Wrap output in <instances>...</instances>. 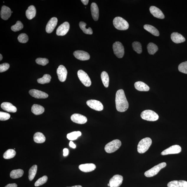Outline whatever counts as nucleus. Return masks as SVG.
Listing matches in <instances>:
<instances>
[{
  "instance_id": "nucleus-1",
  "label": "nucleus",
  "mask_w": 187,
  "mask_h": 187,
  "mask_svg": "<svg viewBox=\"0 0 187 187\" xmlns=\"http://www.w3.org/2000/svg\"><path fill=\"white\" fill-rule=\"evenodd\" d=\"M115 101L117 110L119 112H124L128 110L129 103L123 89H119L117 91Z\"/></svg>"
},
{
  "instance_id": "nucleus-2",
  "label": "nucleus",
  "mask_w": 187,
  "mask_h": 187,
  "mask_svg": "<svg viewBox=\"0 0 187 187\" xmlns=\"http://www.w3.org/2000/svg\"><path fill=\"white\" fill-rule=\"evenodd\" d=\"M152 140L150 138L147 137L143 139L140 141L137 147V150L140 154H143L148 150L152 144Z\"/></svg>"
},
{
  "instance_id": "nucleus-3",
  "label": "nucleus",
  "mask_w": 187,
  "mask_h": 187,
  "mask_svg": "<svg viewBox=\"0 0 187 187\" xmlns=\"http://www.w3.org/2000/svg\"><path fill=\"white\" fill-rule=\"evenodd\" d=\"M113 24L115 28L120 30H126L129 27L128 22L120 17H115L113 19Z\"/></svg>"
},
{
  "instance_id": "nucleus-4",
  "label": "nucleus",
  "mask_w": 187,
  "mask_h": 187,
  "mask_svg": "<svg viewBox=\"0 0 187 187\" xmlns=\"http://www.w3.org/2000/svg\"><path fill=\"white\" fill-rule=\"evenodd\" d=\"M121 142L118 139L113 140L105 145V150L108 153L114 152L120 148Z\"/></svg>"
},
{
  "instance_id": "nucleus-5",
  "label": "nucleus",
  "mask_w": 187,
  "mask_h": 187,
  "mask_svg": "<svg viewBox=\"0 0 187 187\" xmlns=\"http://www.w3.org/2000/svg\"><path fill=\"white\" fill-rule=\"evenodd\" d=\"M141 117L144 120L150 121L158 120V115L154 111L151 110H146L141 113Z\"/></svg>"
},
{
  "instance_id": "nucleus-6",
  "label": "nucleus",
  "mask_w": 187,
  "mask_h": 187,
  "mask_svg": "<svg viewBox=\"0 0 187 187\" xmlns=\"http://www.w3.org/2000/svg\"><path fill=\"white\" fill-rule=\"evenodd\" d=\"M166 163L163 162L155 166L145 173V175L148 178H150L156 175L162 169L166 166Z\"/></svg>"
},
{
  "instance_id": "nucleus-7",
  "label": "nucleus",
  "mask_w": 187,
  "mask_h": 187,
  "mask_svg": "<svg viewBox=\"0 0 187 187\" xmlns=\"http://www.w3.org/2000/svg\"><path fill=\"white\" fill-rule=\"evenodd\" d=\"M113 49L114 54L119 58H122L124 54V47L120 42H115L113 45Z\"/></svg>"
},
{
  "instance_id": "nucleus-8",
  "label": "nucleus",
  "mask_w": 187,
  "mask_h": 187,
  "mask_svg": "<svg viewBox=\"0 0 187 187\" xmlns=\"http://www.w3.org/2000/svg\"><path fill=\"white\" fill-rule=\"evenodd\" d=\"M77 75L79 80L83 85L86 87L91 86V79L86 73L82 70H80L78 71Z\"/></svg>"
},
{
  "instance_id": "nucleus-9",
  "label": "nucleus",
  "mask_w": 187,
  "mask_h": 187,
  "mask_svg": "<svg viewBox=\"0 0 187 187\" xmlns=\"http://www.w3.org/2000/svg\"><path fill=\"white\" fill-rule=\"evenodd\" d=\"M87 104L91 108L97 111H101L103 110L104 107L102 103L99 101L91 99L87 101Z\"/></svg>"
},
{
  "instance_id": "nucleus-10",
  "label": "nucleus",
  "mask_w": 187,
  "mask_h": 187,
  "mask_svg": "<svg viewBox=\"0 0 187 187\" xmlns=\"http://www.w3.org/2000/svg\"><path fill=\"white\" fill-rule=\"evenodd\" d=\"M181 150V148L180 146L178 145H175L163 151L161 154L162 155H166L169 154H177L180 153Z\"/></svg>"
},
{
  "instance_id": "nucleus-11",
  "label": "nucleus",
  "mask_w": 187,
  "mask_h": 187,
  "mask_svg": "<svg viewBox=\"0 0 187 187\" xmlns=\"http://www.w3.org/2000/svg\"><path fill=\"white\" fill-rule=\"evenodd\" d=\"M57 73L59 80L62 82L66 80L67 75V70L64 66L59 65L57 70Z\"/></svg>"
},
{
  "instance_id": "nucleus-12",
  "label": "nucleus",
  "mask_w": 187,
  "mask_h": 187,
  "mask_svg": "<svg viewBox=\"0 0 187 187\" xmlns=\"http://www.w3.org/2000/svg\"><path fill=\"white\" fill-rule=\"evenodd\" d=\"M123 177L119 175H115L109 181L110 187H119L122 184Z\"/></svg>"
},
{
  "instance_id": "nucleus-13",
  "label": "nucleus",
  "mask_w": 187,
  "mask_h": 187,
  "mask_svg": "<svg viewBox=\"0 0 187 187\" xmlns=\"http://www.w3.org/2000/svg\"><path fill=\"white\" fill-rule=\"evenodd\" d=\"M70 28L69 24L66 22L63 23L58 28L56 34L58 36H64L68 32Z\"/></svg>"
},
{
  "instance_id": "nucleus-14",
  "label": "nucleus",
  "mask_w": 187,
  "mask_h": 187,
  "mask_svg": "<svg viewBox=\"0 0 187 187\" xmlns=\"http://www.w3.org/2000/svg\"><path fill=\"white\" fill-rule=\"evenodd\" d=\"M71 119L73 122L79 124H85L87 121L86 117L77 113H75L71 115Z\"/></svg>"
},
{
  "instance_id": "nucleus-15",
  "label": "nucleus",
  "mask_w": 187,
  "mask_h": 187,
  "mask_svg": "<svg viewBox=\"0 0 187 187\" xmlns=\"http://www.w3.org/2000/svg\"><path fill=\"white\" fill-rule=\"evenodd\" d=\"M73 54L76 58L81 61L88 60L90 58L89 53L83 51H76Z\"/></svg>"
},
{
  "instance_id": "nucleus-16",
  "label": "nucleus",
  "mask_w": 187,
  "mask_h": 187,
  "mask_svg": "<svg viewBox=\"0 0 187 187\" xmlns=\"http://www.w3.org/2000/svg\"><path fill=\"white\" fill-rule=\"evenodd\" d=\"M29 93L31 96L36 99H45L48 97L47 94L37 89H31L29 91Z\"/></svg>"
},
{
  "instance_id": "nucleus-17",
  "label": "nucleus",
  "mask_w": 187,
  "mask_h": 187,
  "mask_svg": "<svg viewBox=\"0 0 187 187\" xmlns=\"http://www.w3.org/2000/svg\"><path fill=\"white\" fill-rule=\"evenodd\" d=\"M58 19L56 17L52 18L49 21L46 27V31L47 33L53 32L57 24Z\"/></svg>"
},
{
  "instance_id": "nucleus-18",
  "label": "nucleus",
  "mask_w": 187,
  "mask_h": 187,
  "mask_svg": "<svg viewBox=\"0 0 187 187\" xmlns=\"http://www.w3.org/2000/svg\"><path fill=\"white\" fill-rule=\"evenodd\" d=\"M150 11L151 14L157 18L163 19H164L165 16L162 12L158 8L152 6L150 8Z\"/></svg>"
},
{
  "instance_id": "nucleus-19",
  "label": "nucleus",
  "mask_w": 187,
  "mask_h": 187,
  "mask_svg": "<svg viewBox=\"0 0 187 187\" xmlns=\"http://www.w3.org/2000/svg\"><path fill=\"white\" fill-rule=\"evenodd\" d=\"M11 9L6 6H3L1 8V19L7 20L11 16Z\"/></svg>"
},
{
  "instance_id": "nucleus-20",
  "label": "nucleus",
  "mask_w": 187,
  "mask_h": 187,
  "mask_svg": "<svg viewBox=\"0 0 187 187\" xmlns=\"http://www.w3.org/2000/svg\"><path fill=\"white\" fill-rule=\"evenodd\" d=\"M96 168V165L92 163L81 164L79 166V170L85 173L92 172Z\"/></svg>"
},
{
  "instance_id": "nucleus-21",
  "label": "nucleus",
  "mask_w": 187,
  "mask_h": 187,
  "mask_svg": "<svg viewBox=\"0 0 187 187\" xmlns=\"http://www.w3.org/2000/svg\"><path fill=\"white\" fill-rule=\"evenodd\" d=\"M1 106L3 110L8 112L15 113L17 111V107L10 103L4 102L2 103Z\"/></svg>"
},
{
  "instance_id": "nucleus-22",
  "label": "nucleus",
  "mask_w": 187,
  "mask_h": 187,
  "mask_svg": "<svg viewBox=\"0 0 187 187\" xmlns=\"http://www.w3.org/2000/svg\"><path fill=\"white\" fill-rule=\"evenodd\" d=\"M171 39L174 42L176 43L183 42L186 41L184 37L178 32L173 33L171 35Z\"/></svg>"
},
{
  "instance_id": "nucleus-23",
  "label": "nucleus",
  "mask_w": 187,
  "mask_h": 187,
  "mask_svg": "<svg viewBox=\"0 0 187 187\" xmlns=\"http://www.w3.org/2000/svg\"><path fill=\"white\" fill-rule=\"evenodd\" d=\"M168 187H187V182L184 180H174L169 182Z\"/></svg>"
},
{
  "instance_id": "nucleus-24",
  "label": "nucleus",
  "mask_w": 187,
  "mask_h": 187,
  "mask_svg": "<svg viewBox=\"0 0 187 187\" xmlns=\"http://www.w3.org/2000/svg\"><path fill=\"white\" fill-rule=\"evenodd\" d=\"M91 15L95 21L98 20L99 16V9L98 6L95 3H93L91 4Z\"/></svg>"
},
{
  "instance_id": "nucleus-25",
  "label": "nucleus",
  "mask_w": 187,
  "mask_h": 187,
  "mask_svg": "<svg viewBox=\"0 0 187 187\" xmlns=\"http://www.w3.org/2000/svg\"><path fill=\"white\" fill-rule=\"evenodd\" d=\"M135 88L140 91H147L150 90V88L146 83L142 81H137L134 83Z\"/></svg>"
},
{
  "instance_id": "nucleus-26",
  "label": "nucleus",
  "mask_w": 187,
  "mask_h": 187,
  "mask_svg": "<svg viewBox=\"0 0 187 187\" xmlns=\"http://www.w3.org/2000/svg\"><path fill=\"white\" fill-rule=\"evenodd\" d=\"M36 14V10L34 6H29L26 12V16L27 18L31 20L34 18Z\"/></svg>"
},
{
  "instance_id": "nucleus-27",
  "label": "nucleus",
  "mask_w": 187,
  "mask_h": 187,
  "mask_svg": "<svg viewBox=\"0 0 187 187\" xmlns=\"http://www.w3.org/2000/svg\"><path fill=\"white\" fill-rule=\"evenodd\" d=\"M31 111L35 115H40L45 112V108L40 105L35 104L32 107Z\"/></svg>"
},
{
  "instance_id": "nucleus-28",
  "label": "nucleus",
  "mask_w": 187,
  "mask_h": 187,
  "mask_svg": "<svg viewBox=\"0 0 187 187\" xmlns=\"http://www.w3.org/2000/svg\"><path fill=\"white\" fill-rule=\"evenodd\" d=\"M34 141L38 144H41L45 142V137L42 133L37 132L35 133L33 137Z\"/></svg>"
},
{
  "instance_id": "nucleus-29",
  "label": "nucleus",
  "mask_w": 187,
  "mask_h": 187,
  "mask_svg": "<svg viewBox=\"0 0 187 187\" xmlns=\"http://www.w3.org/2000/svg\"><path fill=\"white\" fill-rule=\"evenodd\" d=\"M144 27L145 30L155 36H159L160 35V33L158 29L153 26L146 24L144 26Z\"/></svg>"
},
{
  "instance_id": "nucleus-30",
  "label": "nucleus",
  "mask_w": 187,
  "mask_h": 187,
  "mask_svg": "<svg viewBox=\"0 0 187 187\" xmlns=\"http://www.w3.org/2000/svg\"><path fill=\"white\" fill-rule=\"evenodd\" d=\"M24 171L21 169L14 170L10 173L11 178L13 179H16L21 178L23 175Z\"/></svg>"
},
{
  "instance_id": "nucleus-31",
  "label": "nucleus",
  "mask_w": 187,
  "mask_h": 187,
  "mask_svg": "<svg viewBox=\"0 0 187 187\" xmlns=\"http://www.w3.org/2000/svg\"><path fill=\"white\" fill-rule=\"evenodd\" d=\"M101 78L104 86L107 88L109 86V77L108 73L106 71H103L101 74Z\"/></svg>"
},
{
  "instance_id": "nucleus-32",
  "label": "nucleus",
  "mask_w": 187,
  "mask_h": 187,
  "mask_svg": "<svg viewBox=\"0 0 187 187\" xmlns=\"http://www.w3.org/2000/svg\"><path fill=\"white\" fill-rule=\"evenodd\" d=\"M147 48L148 52L150 55H154L158 50V46L152 42L148 44Z\"/></svg>"
},
{
  "instance_id": "nucleus-33",
  "label": "nucleus",
  "mask_w": 187,
  "mask_h": 187,
  "mask_svg": "<svg viewBox=\"0 0 187 187\" xmlns=\"http://www.w3.org/2000/svg\"><path fill=\"white\" fill-rule=\"evenodd\" d=\"M81 133L80 131H73V132L68 134L67 137L68 140L73 141L76 140L78 137L81 136Z\"/></svg>"
},
{
  "instance_id": "nucleus-34",
  "label": "nucleus",
  "mask_w": 187,
  "mask_h": 187,
  "mask_svg": "<svg viewBox=\"0 0 187 187\" xmlns=\"http://www.w3.org/2000/svg\"><path fill=\"white\" fill-rule=\"evenodd\" d=\"M79 27L83 31V33L87 35H92L93 34L92 29L91 27H89L88 29H86V24L84 22H81L79 23Z\"/></svg>"
},
{
  "instance_id": "nucleus-35",
  "label": "nucleus",
  "mask_w": 187,
  "mask_h": 187,
  "mask_svg": "<svg viewBox=\"0 0 187 187\" xmlns=\"http://www.w3.org/2000/svg\"><path fill=\"white\" fill-rule=\"evenodd\" d=\"M16 155V152L13 149H9L4 153L3 158L5 159H11L14 158Z\"/></svg>"
},
{
  "instance_id": "nucleus-36",
  "label": "nucleus",
  "mask_w": 187,
  "mask_h": 187,
  "mask_svg": "<svg viewBox=\"0 0 187 187\" xmlns=\"http://www.w3.org/2000/svg\"><path fill=\"white\" fill-rule=\"evenodd\" d=\"M37 165H34L30 168L29 170V181L33 180L37 174Z\"/></svg>"
},
{
  "instance_id": "nucleus-37",
  "label": "nucleus",
  "mask_w": 187,
  "mask_h": 187,
  "mask_svg": "<svg viewBox=\"0 0 187 187\" xmlns=\"http://www.w3.org/2000/svg\"><path fill=\"white\" fill-rule=\"evenodd\" d=\"M51 77L50 75L45 74L41 78L37 79V82L41 84H44L45 83H49L50 82Z\"/></svg>"
},
{
  "instance_id": "nucleus-38",
  "label": "nucleus",
  "mask_w": 187,
  "mask_h": 187,
  "mask_svg": "<svg viewBox=\"0 0 187 187\" xmlns=\"http://www.w3.org/2000/svg\"><path fill=\"white\" fill-rule=\"evenodd\" d=\"M134 50L137 53L140 54L142 52V46L141 44L138 42H134L132 44Z\"/></svg>"
},
{
  "instance_id": "nucleus-39",
  "label": "nucleus",
  "mask_w": 187,
  "mask_h": 187,
  "mask_svg": "<svg viewBox=\"0 0 187 187\" xmlns=\"http://www.w3.org/2000/svg\"><path fill=\"white\" fill-rule=\"evenodd\" d=\"M23 28V25L21 21H17L16 24L12 26L11 29L14 32H17L21 30Z\"/></svg>"
},
{
  "instance_id": "nucleus-40",
  "label": "nucleus",
  "mask_w": 187,
  "mask_h": 187,
  "mask_svg": "<svg viewBox=\"0 0 187 187\" xmlns=\"http://www.w3.org/2000/svg\"><path fill=\"white\" fill-rule=\"evenodd\" d=\"M47 180V176H44L39 178L35 184V186L37 187L41 186L46 183Z\"/></svg>"
},
{
  "instance_id": "nucleus-41",
  "label": "nucleus",
  "mask_w": 187,
  "mask_h": 187,
  "mask_svg": "<svg viewBox=\"0 0 187 187\" xmlns=\"http://www.w3.org/2000/svg\"><path fill=\"white\" fill-rule=\"evenodd\" d=\"M178 69L180 72L187 74V61L184 62L179 65Z\"/></svg>"
},
{
  "instance_id": "nucleus-42",
  "label": "nucleus",
  "mask_w": 187,
  "mask_h": 187,
  "mask_svg": "<svg viewBox=\"0 0 187 187\" xmlns=\"http://www.w3.org/2000/svg\"><path fill=\"white\" fill-rule=\"evenodd\" d=\"M18 40L19 42L21 43H25L27 42L29 40V37L27 34L25 33H22L18 37Z\"/></svg>"
},
{
  "instance_id": "nucleus-43",
  "label": "nucleus",
  "mask_w": 187,
  "mask_h": 187,
  "mask_svg": "<svg viewBox=\"0 0 187 187\" xmlns=\"http://www.w3.org/2000/svg\"><path fill=\"white\" fill-rule=\"evenodd\" d=\"M35 61L37 64L43 66L48 64L49 62L48 59L45 58H38Z\"/></svg>"
},
{
  "instance_id": "nucleus-44",
  "label": "nucleus",
  "mask_w": 187,
  "mask_h": 187,
  "mask_svg": "<svg viewBox=\"0 0 187 187\" xmlns=\"http://www.w3.org/2000/svg\"><path fill=\"white\" fill-rule=\"evenodd\" d=\"M11 116L9 113L3 112H0V120L6 121L9 120Z\"/></svg>"
},
{
  "instance_id": "nucleus-45",
  "label": "nucleus",
  "mask_w": 187,
  "mask_h": 187,
  "mask_svg": "<svg viewBox=\"0 0 187 187\" xmlns=\"http://www.w3.org/2000/svg\"><path fill=\"white\" fill-rule=\"evenodd\" d=\"M10 65L8 63H3L0 65V72L3 73L9 68Z\"/></svg>"
},
{
  "instance_id": "nucleus-46",
  "label": "nucleus",
  "mask_w": 187,
  "mask_h": 187,
  "mask_svg": "<svg viewBox=\"0 0 187 187\" xmlns=\"http://www.w3.org/2000/svg\"><path fill=\"white\" fill-rule=\"evenodd\" d=\"M63 156H66L69 154V150L67 148H65L63 150Z\"/></svg>"
},
{
  "instance_id": "nucleus-47",
  "label": "nucleus",
  "mask_w": 187,
  "mask_h": 187,
  "mask_svg": "<svg viewBox=\"0 0 187 187\" xmlns=\"http://www.w3.org/2000/svg\"><path fill=\"white\" fill-rule=\"evenodd\" d=\"M69 145L70 147H71L75 149L76 148V145L74 144L72 141H70L69 142Z\"/></svg>"
},
{
  "instance_id": "nucleus-48",
  "label": "nucleus",
  "mask_w": 187,
  "mask_h": 187,
  "mask_svg": "<svg viewBox=\"0 0 187 187\" xmlns=\"http://www.w3.org/2000/svg\"><path fill=\"white\" fill-rule=\"evenodd\" d=\"M5 187H17V185L15 183L9 184Z\"/></svg>"
},
{
  "instance_id": "nucleus-49",
  "label": "nucleus",
  "mask_w": 187,
  "mask_h": 187,
  "mask_svg": "<svg viewBox=\"0 0 187 187\" xmlns=\"http://www.w3.org/2000/svg\"><path fill=\"white\" fill-rule=\"evenodd\" d=\"M81 1L85 5L88 4L89 2L88 0H81Z\"/></svg>"
},
{
  "instance_id": "nucleus-50",
  "label": "nucleus",
  "mask_w": 187,
  "mask_h": 187,
  "mask_svg": "<svg viewBox=\"0 0 187 187\" xmlns=\"http://www.w3.org/2000/svg\"><path fill=\"white\" fill-rule=\"evenodd\" d=\"M82 187V186H80V185H78V186H71V187Z\"/></svg>"
},
{
  "instance_id": "nucleus-51",
  "label": "nucleus",
  "mask_w": 187,
  "mask_h": 187,
  "mask_svg": "<svg viewBox=\"0 0 187 187\" xmlns=\"http://www.w3.org/2000/svg\"><path fill=\"white\" fill-rule=\"evenodd\" d=\"M3 59L2 55L1 54L0 55V61H1Z\"/></svg>"
},
{
  "instance_id": "nucleus-52",
  "label": "nucleus",
  "mask_w": 187,
  "mask_h": 187,
  "mask_svg": "<svg viewBox=\"0 0 187 187\" xmlns=\"http://www.w3.org/2000/svg\"><path fill=\"white\" fill-rule=\"evenodd\" d=\"M107 185H108V186H110V184H109V183L108 184H107Z\"/></svg>"
},
{
  "instance_id": "nucleus-53",
  "label": "nucleus",
  "mask_w": 187,
  "mask_h": 187,
  "mask_svg": "<svg viewBox=\"0 0 187 187\" xmlns=\"http://www.w3.org/2000/svg\"><path fill=\"white\" fill-rule=\"evenodd\" d=\"M13 13V12H12V13Z\"/></svg>"
}]
</instances>
